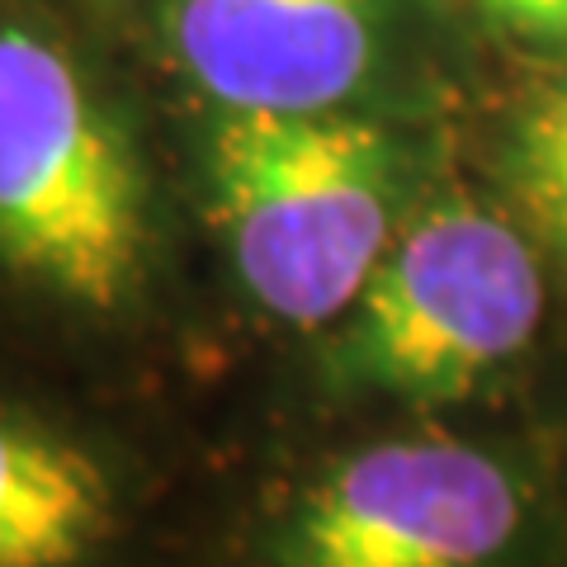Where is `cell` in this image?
Wrapping results in <instances>:
<instances>
[{
	"instance_id": "cell-2",
	"label": "cell",
	"mask_w": 567,
	"mask_h": 567,
	"mask_svg": "<svg viewBox=\"0 0 567 567\" xmlns=\"http://www.w3.org/2000/svg\"><path fill=\"white\" fill-rule=\"evenodd\" d=\"M208 185L241 289L279 322H341L393 246V152L374 123L223 114Z\"/></svg>"
},
{
	"instance_id": "cell-7",
	"label": "cell",
	"mask_w": 567,
	"mask_h": 567,
	"mask_svg": "<svg viewBox=\"0 0 567 567\" xmlns=\"http://www.w3.org/2000/svg\"><path fill=\"white\" fill-rule=\"evenodd\" d=\"M502 181L525 233L567 256V71L529 91L511 114Z\"/></svg>"
},
{
	"instance_id": "cell-3",
	"label": "cell",
	"mask_w": 567,
	"mask_h": 567,
	"mask_svg": "<svg viewBox=\"0 0 567 567\" xmlns=\"http://www.w3.org/2000/svg\"><path fill=\"white\" fill-rule=\"evenodd\" d=\"M548 308L539 241L473 199H440L388 246L331 369L354 388L454 402L525 360Z\"/></svg>"
},
{
	"instance_id": "cell-8",
	"label": "cell",
	"mask_w": 567,
	"mask_h": 567,
	"mask_svg": "<svg viewBox=\"0 0 567 567\" xmlns=\"http://www.w3.org/2000/svg\"><path fill=\"white\" fill-rule=\"evenodd\" d=\"M492 39L567 52V0H440Z\"/></svg>"
},
{
	"instance_id": "cell-1",
	"label": "cell",
	"mask_w": 567,
	"mask_h": 567,
	"mask_svg": "<svg viewBox=\"0 0 567 567\" xmlns=\"http://www.w3.org/2000/svg\"><path fill=\"white\" fill-rule=\"evenodd\" d=\"M0 270L110 317L147 289V175L62 39L0 14Z\"/></svg>"
},
{
	"instance_id": "cell-4",
	"label": "cell",
	"mask_w": 567,
	"mask_h": 567,
	"mask_svg": "<svg viewBox=\"0 0 567 567\" xmlns=\"http://www.w3.org/2000/svg\"><path fill=\"white\" fill-rule=\"evenodd\" d=\"M535 492L464 435H402L331 464L284 516L279 567H516Z\"/></svg>"
},
{
	"instance_id": "cell-5",
	"label": "cell",
	"mask_w": 567,
	"mask_h": 567,
	"mask_svg": "<svg viewBox=\"0 0 567 567\" xmlns=\"http://www.w3.org/2000/svg\"><path fill=\"white\" fill-rule=\"evenodd\" d=\"M166 39L227 114H336L379 62V0H166Z\"/></svg>"
},
{
	"instance_id": "cell-6",
	"label": "cell",
	"mask_w": 567,
	"mask_h": 567,
	"mask_svg": "<svg viewBox=\"0 0 567 567\" xmlns=\"http://www.w3.org/2000/svg\"><path fill=\"white\" fill-rule=\"evenodd\" d=\"M114 520L110 468L81 440L0 406V567H81Z\"/></svg>"
}]
</instances>
